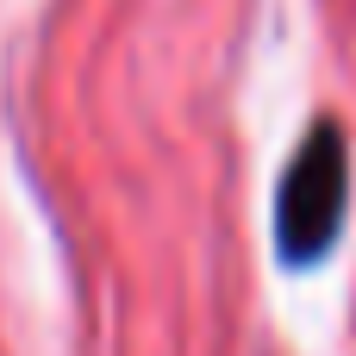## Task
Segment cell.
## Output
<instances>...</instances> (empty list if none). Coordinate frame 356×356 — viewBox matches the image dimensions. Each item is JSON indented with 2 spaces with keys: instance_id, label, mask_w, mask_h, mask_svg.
Segmentation results:
<instances>
[{
  "instance_id": "obj_1",
  "label": "cell",
  "mask_w": 356,
  "mask_h": 356,
  "mask_svg": "<svg viewBox=\"0 0 356 356\" xmlns=\"http://www.w3.org/2000/svg\"><path fill=\"white\" fill-rule=\"evenodd\" d=\"M344 200H350V144L332 119H319L275 188V250L288 269H313L325 263V250L344 232Z\"/></svg>"
}]
</instances>
